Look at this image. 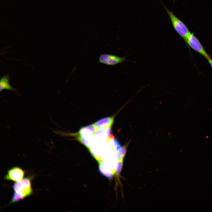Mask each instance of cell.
<instances>
[{
	"mask_svg": "<svg viewBox=\"0 0 212 212\" xmlns=\"http://www.w3.org/2000/svg\"><path fill=\"white\" fill-rule=\"evenodd\" d=\"M32 176L23 178L16 182L13 185L14 193L11 201V203L17 202L31 196L33 193L31 180Z\"/></svg>",
	"mask_w": 212,
	"mask_h": 212,
	"instance_id": "1",
	"label": "cell"
},
{
	"mask_svg": "<svg viewBox=\"0 0 212 212\" xmlns=\"http://www.w3.org/2000/svg\"><path fill=\"white\" fill-rule=\"evenodd\" d=\"M163 6L167 13L172 24L177 33L185 41L190 33L185 24L170 10L163 3Z\"/></svg>",
	"mask_w": 212,
	"mask_h": 212,
	"instance_id": "2",
	"label": "cell"
},
{
	"mask_svg": "<svg viewBox=\"0 0 212 212\" xmlns=\"http://www.w3.org/2000/svg\"><path fill=\"white\" fill-rule=\"evenodd\" d=\"M185 41L192 49L202 55L207 59L210 57L198 39L193 33H190L186 37Z\"/></svg>",
	"mask_w": 212,
	"mask_h": 212,
	"instance_id": "3",
	"label": "cell"
},
{
	"mask_svg": "<svg viewBox=\"0 0 212 212\" xmlns=\"http://www.w3.org/2000/svg\"><path fill=\"white\" fill-rule=\"evenodd\" d=\"M127 61L125 57H121L109 54H102L100 55L98 63L109 66H113L122 63Z\"/></svg>",
	"mask_w": 212,
	"mask_h": 212,
	"instance_id": "4",
	"label": "cell"
},
{
	"mask_svg": "<svg viewBox=\"0 0 212 212\" xmlns=\"http://www.w3.org/2000/svg\"><path fill=\"white\" fill-rule=\"evenodd\" d=\"M25 172L24 170L19 167H14L8 170L4 179L6 180L17 182L24 178Z\"/></svg>",
	"mask_w": 212,
	"mask_h": 212,
	"instance_id": "5",
	"label": "cell"
},
{
	"mask_svg": "<svg viewBox=\"0 0 212 212\" xmlns=\"http://www.w3.org/2000/svg\"><path fill=\"white\" fill-rule=\"evenodd\" d=\"M114 120L113 116L106 117L96 121L94 124L98 128H105L111 127Z\"/></svg>",
	"mask_w": 212,
	"mask_h": 212,
	"instance_id": "6",
	"label": "cell"
},
{
	"mask_svg": "<svg viewBox=\"0 0 212 212\" xmlns=\"http://www.w3.org/2000/svg\"><path fill=\"white\" fill-rule=\"evenodd\" d=\"M9 76L8 75L3 76L0 80V90L1 91L4 90L13 91L17 93L16 89L11 86L9 82Z\"/></svg>",
	"mask_w": 212,
	"mask_h": 212,
	"instance_id": "7",
	"label": "cell"
},
{
	"mask_svg": "<svg viewBox=\"0 0 212 212\" xmlns=\"http://www.w3.org/2000/svg\"><path fill=\"white\" fill-rule=\"evenodd\" d=\"M95 134L97 137L100 138H104L107 137L106 134L105 129L103 128H100L98 129H97Z\"/></svg>",
	"mask_w": 212,
	"mask_h": 212,
	"instance_id": "8",
	"label": "cell"
},
{
	"mask_svg": "<svg viewBox=\"0 0 212 212\" xmlns=\"http://www.w3.org/2000/svg\"><path fill=\"white\" fill-rule=\"evenodd\" d=\"M211 67L212 68V59L210 57L207 59Z\"/></svg>",
	"mask_w": 212,
	"mask_h": 212,
	"instance_id": "9",
	"label": "cell"
}]
</instances>
